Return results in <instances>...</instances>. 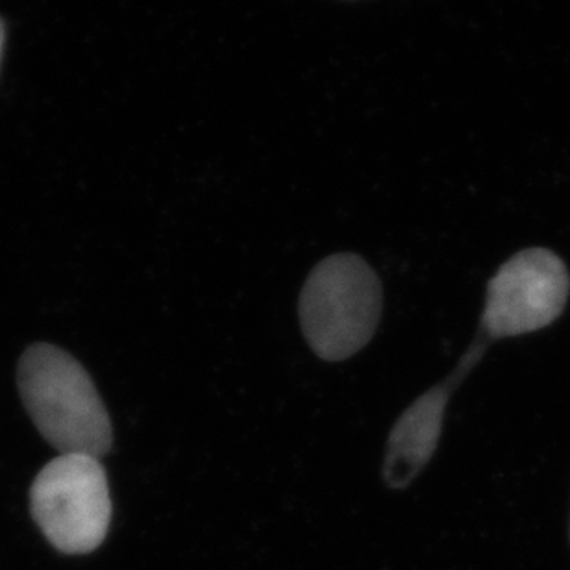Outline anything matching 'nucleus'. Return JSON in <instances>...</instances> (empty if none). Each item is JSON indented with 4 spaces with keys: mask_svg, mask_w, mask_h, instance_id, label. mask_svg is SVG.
I'll return each instance as SVG.
<instances>
[{
    "mask_svg": "<svg viewBox=\"0 0 570 570\" xmlns=\"http://www.w3.org/2000/svg\"><path fill=\"white\" fill-rule=\"evenodd\" d=\"M22 404L41 435L61 454L108 455L110 413L82 363L49 343L28 346L17 367Z\"/></svg>",
    "mask_w": 570,
    "mask_h": 570,
    "instance_id": "obj_1",
    "label": "nucleus"
},
{
    "mask_svg": "<svg viewBox=\"0 0 570 570\" xmlns=\"http://www.w3.org/2000/svg\"><path fill=\"white\" fill-rule=\"evenodd\" d=\"M382 309L380 276L352 253L318 262L298 296L302 334L323 362H345L362 352L379 330Z\"/></svg>",
    "mask_w": 570,
    "mask_h": 570,
    "instance_id": "obj_2",
    "label": "nucleus"
},
{
    "mask_svg": "<svg viewBox=\"0 0 570 570\" xmlns=\"http://www.w3.org/2000/svg\"><path fill=\"white\" fill-rule=\"evenodd\" d=\"M30 511L56 550L71 556L94 552L105 543L111 522L105 466L94 455H58L33 480Z\"/></svg>",
    "mask_w": 570,
    "mask_h": 570,
    "instance_id": "obj_3",
    "label": "nucleus"
},
{
    "mask_svg": "<svg viewBox=\"0 0 570 570\" xmlns=\"http://www.w3.org/2000/svg\"><path fill=\"white\" fill-rule=\"evenodd\" d=\"M570 295L567 265L549 248H524L489 281L482 330L491 340L532 334L556 323Z\"/></svg>",
    "mask_w": 570,
    "mask_h": 570,
    "instance_id": "obj_4",
    "label": "nucleus"
},
{
    "mask_svg": "<svg viewBox=\"0 0 570 570\" xmlns=\"http://www.w3.org/2000/svg\"><path fill=\"white\" fill-rule=\"evenodd\" d=\"M474 362L476 357H466L458 373L430 387L396 419L387 438L382 465V476L387 488L396 491L410 488L432 461L443 432L444 415L455 382Z\"/></svg>",
    "mask_w": 570,
    "mask_h": 570,
    "instance_id": "obj_5",
    "label": "nucleus"
},
{
    "mask_svg": "<svg viewBox=\"0 0 570 570\" xmlns=\"http://www.w3.org/2000/svg\"><path fill=\"white\" fill-rule=\"evenodd\" d=\"M4 22L0 21V60H2V50H4Z\"/></svg>",
    "mask_w": 570,
    "mask_h": 570,
    "instance_id": "obj_6",
    "label": "nucleus"
}]
</instances>
